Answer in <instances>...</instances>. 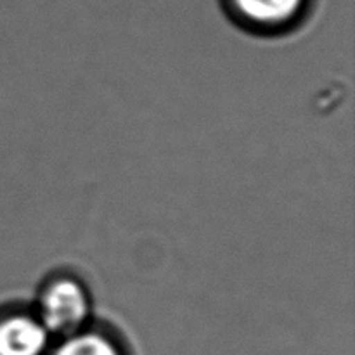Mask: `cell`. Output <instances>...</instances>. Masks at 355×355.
I'll return each instance as SVG.
<instances>
[{
  "label": "cell",
  "mask_w": 355,
  "mask_h": 355,
  "mask_svg": "<svg viewBox=\"0 0 355 355\" xmlns=\"http://www.w3.org/2000/svg\"><path fill=\"white\" fill-rule=\"evenodd\" d=\"M31 307L54 340L71 335L96 319L89 284L68 269L54 270L42 281Z\"/></svg>",
  "instance_id": "obj_1"
},
{
  "label": "cell",
  "mask_w": 355,
  "mask_h": 355,
  "mask_svg": "<svg viewBox=\"0 0 355 355\" xmlns=\"http://www.w3.org/2000/svg\"><path fill=\"white\" fill-rule=\"evenodd\" d=\"M318 0H220L234 26L253 37L290 35L311 19Z\"/></svg>",
  "instance_id": "obj_2"
},
{
  "label": "cell",
  "mask_w": 355,
  "mask_h": 355,
  "mask_svg": "<svg viewBox=\"0 0 355 355\" xmlns=\"http://www.w3.org/2000/svg\"><path fill=\"white\" fill-rule=\"evenodd\" d=\"M52 343L31 302L0 305V355H49Z\"/></svg>",
  "instance_id": "obj_3"
},
{
  "label": "cell",
  "mask_w": 355,
  "mask_h": 355,
  "mask_svg": "<svg viewBox=\"0 0 355 355\" xmlns=\"http://www.w3.org/2000/svg\"><path fill=\"white\" fill-rule=\"evenodd\" d=\"M49 355H134V350L116 326L96 318L85 328L55 338Z\"/></svg>",
  "instance_id": "obj_4"
}]
</instances>
